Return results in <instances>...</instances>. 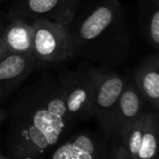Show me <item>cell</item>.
<instances>
[{
	"label": "cell",
	"instance_id": "1",
	"mask_svg": "<svg viewBox=\"0 0 159 159\" xmlns=\"http://www.w3.org/2000/svg\"><path fill=\"white\" fill-rule=\"evenodd\" d=\"M3 123L4 151L9 159L47 157L77 124L66 110L58 79L48 73L19 91Z\"/></svg>",
	"mask_w": 159,
	"mask_h": 159
},
{
	"label": "cell",
	"instance_id": "2",
	"mask_svg": "<svg viewBox=\"0 0 159 159\" xmlns=\"http://www.w3.org/2000/svg\"><path fill=\"white\" fill-rule=\"evenodd\" d=\"M65 26L70 58L109 68L120 65L129 56L130 31L119 0H99L78 9Z\"/></svg>",
	"mask_w": 159,
	"mask_h": 159
},
{
	"label": "cell",
	"instance_id": "3",
	"mask_svg": "<svg viewBox=\"0 0 159 159\" xmlns=\"http://www.w3.org/2000/svg\"><path fill=\"white\" fill-rule=\"evenodd\" d=\"M94 85V116L101 132L111 139V124L126 79L108 67L83 63Z\"/></svg>",
	"mask_w": 159,
	"mask_h": 159
},
{
	"label": "cell",
	"instance_id": "4",
	"mask_svg": "<svg viewBox=\"0 0 159 159\" xmlns=\"http://www.w3.org/2000/svg\"><path fill=\"white\" fill-rule=\"evenodd\" d=\"M62 89L66 110L77 123L94 116V85L84 65L57 77Z\"/></svg>",
	"mask_w": 159,
	"mask_h": 159
},
{
	"label": "cell",
	"instance_id": "5",
	"mask_svg": "<svg viewBox=\"0 0 159 159\" xmlns=\"http://www.w3.org/2000/svg\"><path fill=\"white\" fill-rule=\"evenodd\" d=\"M32 25V54L36 61L51 64L70 59L69 37L65 25L48 20H36Z\"/></svg>",
	"mask_w": 159,
	"mask_h": 159
},
{
	"label": "cell",
	"instance_id": "6",
	"mask_svg": "<svg viewBox=\"0 0 159 159\" xmlns=\"http://www.w3.org/2000/svg\"><path fill=\"white\" fill-rule=\"evenodd\" d=\"M81 0H12L8 19H19L32 24L36 20H48L63 25L74 19Z\"/></svg>",
	"mask_w": 159,
	"mask_h": 159
},
{
	"label": "cell",
	"instance_id": "7",
	"mask_svg": "<svg viewBox=\"0 0 159 159\" xmlns=\"http://www.w3.org/2000/svg\"><path fill=\"white\" fill-rule=\"evenodd\" d=\"M109 138L90 130L69 134L47 156L53 159H108Z\"/></svg>",
	"mask_w": 159,
	"mask_h": 159
},
{
	"label": "cell",
	"instance_id": "8",
	"mask_svg": "<svg viewBox=\"0 0 159 159\" xmlns=\"http://www.w3.org/2000/svg\"><path fill=\"white\" fill-rule=\"evenodd\" d=\"M35 63L33 54L7 53L0 60V102L28 78Z\"/></svg>",
	"mask_w": 159,
	"mask_h": 159
},
{
	"label": "cell",
	"instance_id": "9",
	"mask_svg": "<svg viewBox=\"0 0 159 159\" xmlns=\"http://www.w3.org/2000/svg\"><path fill=\"white\" fill-rule=\"evenodd\" d=\"M144 103L145 100L135 87L132 79H126L125 87L114 111L111 124V139L121 142L120 139L124 129L144 111Z\"/></svg>",
	"mask_w": 159,
	"mask_h": 159
},
{
	"label": "cell",
	"instance_id": "10",
	"mask_svg": "<svg viewBox=\"0 0 159 159\" xmlns=\"http://www.w3.org/2000/svg\"><path fill=\"white\" fill-rule=\"evenodd\" d=\"M132 81L145 100L157 111L159 108V56L152 53L144 57L133 71Z\"/></svg>",
	"mask_w": 159,
	"mask_h": 159
},
{
	"label": "cell",
	"instance_id": "11",
	"mask_svg": "<svg viewBox=\"0 0 159 159\" xmlns=\"http://www.w3.org/2000/svg\"><path fill=\"white\" fill-rule=\"evenodd\" d=\"M2 38L7 53L32 54L34 27L32 24L19 19H10L8 24L3 27Z\"/></svg>",
	"mask_w": 159,
	"mask_h": 159
},
{
	"label": "cell",
	"instance_id": "12",
	"mask_svg": "<svg viewBox=\"0 0 159 159\" xmlns=\"http://www.w3.org/2000/svg\"><path fill=\"white\" fill-rule=\"evenodd\" d=\"M139 26L148 44L159 47V0H139Z\"/></svg>",
	"mask_w": 159,
	"mask_h": 159
},
{
	"label": "cell",
	"instance_id": "13",
	"mask_svg": "<svg viewBox=\"0 0 159 159\" xmlns=\"http://www.w3.org/2000/svg\"><path fill=\"white\" fill-rule=\"evenodd\" d=\"M159 137V116L157 112L146 111L143 134L137 159L157 158Z\"/></svg>",
	"mask_w": 159,
	"mask_h": 159
},
{
	"label": "cell",
	"instance_id": "14",
	"mask_svg": "<svg viewBox=\"0 0 159 159\" xmlns=\"http://www.w3.org/2000/svg\"><path fill=\"white\" fill-rule=\"evenodd\" d=\"M145 118L146 111H143L129 125L127 126L120 139V141L125 144V146L129 151L132 159H137L138 151L143 134Z\"/></svg>",
	"mask_w": 159,
	"mask_h": 159
},
{
	"label": "cell",
	"instance_id": "15",
	"mask_svg": "<svg viewBox=\"0 0 159 159\" xmlns=\"http://www.w3.org/2000/svg\"><path fill=\"white\" fill-rule=\"evenodd\" d=\"M108 159H132V157L122 142H116L113 147H110Z\"/></svg>",
	"mask_w": 159,
	"mask_h": 159
},
{
	"label": "cell",
	"instance_id": "16",
	"mask_svg": "<svg viewBox=\"0 0 159 159\" xmlns=\"http://www.w3.org/2000/svg\"><path fill=\"white\" fill-rule=\"evenodd\" d=\"M3 27H4V26H3ZM3 27L0 28V60H1L2 58H4V57L7 54V48H6V46H5V44H4V41H3V38H2V34H1L2 30H3Z\"/></svg>",
	"mask_w": 159,
	"mask_h": 159
},
{
	"label": "cell",
	"instance_id": "17",
	"mask_svg": "<svg viewBox=\"0 0 159 159\" xmlns=\"http://www.w3.org/2000/svg\"><path fill=\"white\" fill-rule=\"evenodd\" d=\"M5 116H6V109L0 106V127L3 124ZM0 139H1V130H0ZM0 148H1V145H0Z\"/></svg>",
	"mask_w": 159,
	"mask_h": 159
},
{
	"label": "cell",
	"instance_id": "18",
	"mask_svg": "<svg viewBox=\"0 0 159 159\" xmlns=\"http://www.w3.org/2000/svg\"><path fill=\"white\" fill-rule=\"evenodd\" d=\"M0 159H9L8 156L5 153V151L0 148Z\"/></svg>",
	"mask_w": 159,
	"mask_h": 159
},
{
	"label": "cell",
	"instance_id": "19",
	"mask_svg": "<svg viewBox=\"0 0 159 159\" xmlns=\"http://www.w3.org/2000/svg\"><path fill=\"white\" fill-rule=\"evenodd\" d=\"M2 27H3V22H2V19L0 17V28H2Z\"/></svg>",
	"mask_w": 159,
	"mask_h": 159
},
{
	"label": "cell",
	"instance_id": "20",
	"mask_svg": "<svg viewBox=\"0 0 159 159\" xmlns=\"http://www.w3.org/2000/svg\"><path fill=\"white\" fill-rule=\"evenodd\" d=\"M1 1H4V0H0V2H1Z\"/></svg>",
	"mask_w": 159,
	"mask_h": 159
}]
</instances>
